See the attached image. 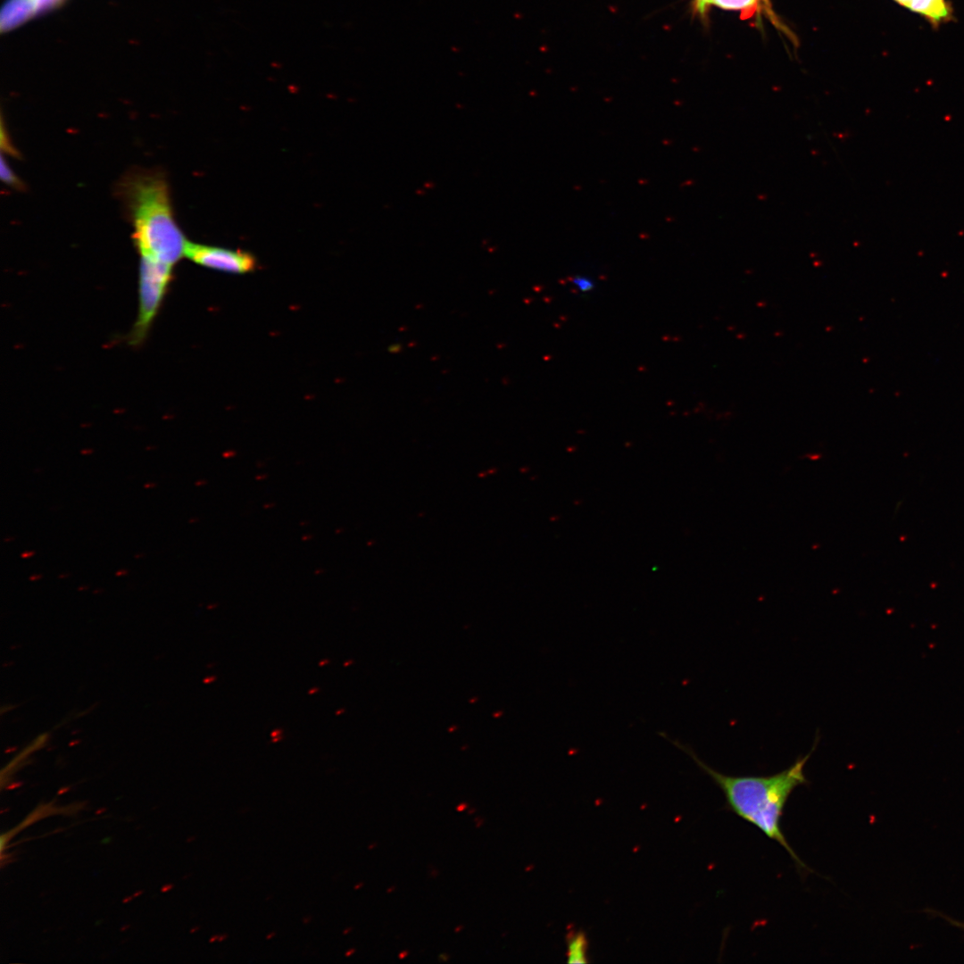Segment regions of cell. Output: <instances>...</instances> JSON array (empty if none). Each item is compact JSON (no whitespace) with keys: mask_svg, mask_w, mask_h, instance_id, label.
Masks as SVG:
<instances>
[{"mask_svg":"<svg viewBox=\"0 0 964 964\" xmlns=\"http://www.w3.org/2000/svg\"><path fill=\"white\" fill-rule=\"evenodd\" d=\"M677 748L687 753L722 790L727 807L744 820L759 828L767 837L778 843L799 868L808 869L788 844L781 827L785 803L794 790L806 783L804 766L813 752L799 757L786 769L770 776H727L709 767L694 750L678 740L660 733Z\"/></svg>","mask_w":964,"mask_h":964,"instance_id":"obj_1","label":"cell"},{"mask_svg":"<svg viewBox=\"0 0 964 964\" xmlns=\"http://www.w3.org/2000/svg\"><path fill=\"white\" fill-rule=\"evenodd\" d=\"M120 194L128 210L140 256L174 266L186 257L189 241L174 218L169 185L159 171L137 170L125 176Z\"/></svg>","mask_w":964,"mask_h":964,"instance_id":"obj_2","label":"cell"},{"mask_svg":"<svg viewBox=\"0 0 964 964\" xmlns=\"http://www.w3.org/2000/svg\"><path fill=\"white\" fill-rule=\"evenodd\" d=\"M173 267L148 256H140L138 310L129 342H144L164 301L172 279Z\"/></svg>","mask_w":964,"mask_h":964,"instance_id":"obj_3","label":"cell"},{"mask_svg":"<svg viewBox=\"0 0 964 964\" xmlns=\"http://www.w3.org/2000/svg\"><path fill=\"white\" fill-rule=\"evenodd\" d=\"M186 257L198 265L231 273H245L256 268V260L249 253L191 242Z\"/></svg>","mask_w":964,"mask_h":964,"instance_id":"obj_4","label":"cell"},{"mask_svg":"<svg viewBox=\"0 0 964 964\" xmlns=\"http://www.w3.org/2000/svg\"><path fill=\"white\" fill-rule=\"evenodd\" d=\"M907 9L925 17L934 27L952 18V10L946 0H894Z\"/></svg>","mask_w":964,"mask_h":964,"instance_id":"obj_5","label":"cell"},{"mask_svg":"<svg viewBox=\"0 0 964 964\" xmlns=\"http://www.w3.org/2000/svg\"><path fill=\"white\" fill-rule=\"evenodd\" d=\"M35 15L30 0H7L1 11V30L12 29Z\"/></svg>","mask_w":964,"mask_h":964,"instance_id":"obj_6","label":"cell"},{"mask_svg":"<svg viewBox=\"0 0 964 964\" xmlns=\"http://www.w3.org/2000/svg\"><path fill=\"white\" fill-rule=\"evenodd\" d=\"M566 935L567 961L569 963H587L588 940L585 932L570 929Z\"/></svg>","mask_w":964,"mask_h":964,"instance_id":"obj_7","label":"cell"},{"mask_svg":"<svg viewBox=\"0 0 964 964\" xmlns=\"http://www.w3.org/2000/svg\"><path fill=\"white\" fill-rule=\"evenodd\" d=\"M760 2H767V0H711V4L724 9L741 10L744 11V14L752 13Z\"/></svg>","mask_w":964,"mask_h":964,"instance_id":"obj_8","label":"cell"},{"mask_svg":"<svg viewBox=\"0 0 964 964\" xmlns=\"http://www.w3.org/2000/svg\"><path fill=\"white\" fill-rule=\"evenodd\" d=\"M571 284L576 290L581 294L591 293L596 286L595 281L592 277L584 274L574 276L571 279Z\"/></svg>","mask_w":964,"mask_h":964,"instance_id":"obj_9","label":"cell"},{"mask_svg":"<svg viewBox=\"0 0 964 964\" xmlns=\"http://www.w3.org/2000/svg\"><path fill=\"white\" fill-rule=\"evenodd\" d=\"M1 179L4 183L11 187L20 189H21L22 187L21 181L10 169L8 164L5 162L4 157L1 158Z\"/></svg>","mask_w":964,"mask_h":964,"instance_id":"obj_10","label":"cell"},{"mask_svg":"<svg viewBox=\"0 0 964 964\" xmlns=\"http://www.w3.org/2000/svg\"><path fill=\"white\" fill-rule=\"evenodd\" d=\"M35 14H39L60 5L63 0H30Z\"/></svg>","mask_w":964,"mask_h":964,"instance_id":"obj_11","label":"cell"},{"mask_svg":"<svg viewBox=\"0 0 964 964\" xmlns=\"http://www.w3.org/2000/svg\"><path fill=\"white\" fill-rule=\"evenodd\" d=\"M928 911L930 913L936 914L937 916H939L942 918L945 919V921H947L949 924H951V925H952V926H954V927H958V928L964 931V922L963 921L954 919L952 918H950V917L946 916L945 914H943L941 912H937L935 910H928Z\"/></svg>","mask_w":964,"mask_h":964,"instance_id":"obj_12","label":"cell"},{"mask_svg":"<svg viewBox=\"0 0 964 964\" xmlns=\"http://www.w3.org/2000/svg\"><path fill=\"white\" fill-rule=\"evenodd\" d=\"M35 553H36V552H35V551H25V552H23V553H21V558H23V559H26V558H30V557H32V556H33V555H34Z\"/></svg>","mask_w":964,"mask_h":964,"instance_id":"obj_13","label":"cell"},{"mask_svg":"<svg viewBox=\"0 0 964 964\" xmlns=\"http://www.w3.org/2000/svg\"><path fill=\"white\" fill-rule=\"evenodd\" d=\"M41 578H42V575H40V574H35V575H32V576H30V577L29 578V580H37V579H40Z\"/></svg>","mask_w":964,"mask_h":964,"instance_id":"obj_14","label":"cell"},{"mask_svg":"<svg viewBox=\"0 0 964 964\" xmlns=\"http://www.w3.org/2000/svg\"><path fill=\"white\" fill-rule=\"evenodd\" d=\"M466 807H467L466 803H461L460 805L457 806L456 810H459V811H461V810H465Z\"/></svg>","mask_w":964,"mask_h":964,"instance_id":"obj_15","label":"cell"},{"mask_svg":"<svg viewBox=\"0 0 964 964\" xmlns=\"http://www.w3.org/2000/svg\"><path fill=\"white\" fill-rule=\"evenodd\" d=\"M128 571H129V570H127V569H120V570H118V571L116 572V576H121V575H125V574H127V573H128Z\"/></svg>","mask_w":964,"mask_h":964,"instance_id":"obj_16","label":"cell"},{"mask_svg":"<svg viewBox=\"0 0 964 964\" xmlns=\"http://www.w3.org/2000/svg\"><path fill=\"white\" fill-rule=\"evenodd\" d=\"M154 486H156L155 483H147V484L144 485L145 488H152V487H154Z\"/></svg>","mask_w":964,"mask_h":964,"instance_id":"obj_17","label":"cell"},{"mask_svg":"<svg viewBox=\"0 0 964 964\" xmlns=\"http://www.w3.org/2000/svg\"><path fill=\"white\" fill-rule=\"evenodd\" d=\"M353 952H354V949H351L345 953V956L352 955Z\"/></svg>","mask_w":964,"mask_h":964,"instance_id":"obj_18","label":"cell"},{"mask_svg":"<svg viewBox=\"0 0 964 964\" xmlns=\"http://www.w3.org/2000/svg\"><path fill=\"white\" fill-rule=\"evenodd\" d=\"M226 937H227V935H221V936H219V937H218V940H219V941H223V940H224V939H225Z\"/></svg>","mask_w":964,"mask_h":964,"instance_id":"obj_19","label":"cell"},{"mask_svg":"<svg viewBox=\"0 0 964 964\" xmlns=\"http://www.w3.org/2000/svg\"><path fill=\"white\" fill-rule=\"evenodd\" d=\"M274 935H275V933H270V934L268 935V936H266V938L270 939V938L273 937Z\"/></svg>","mask_w":964,"mask_h":964,"instance_id":"obj_20","label":"cell"},{"mask_svg":"<svg viewBox=\"0 0 964 964\" xmlns=\"http://www.w3.org/2000/svg\"><path fill=\"white\" fill-rule=\"evenodd\" d=\"M12 539H14V538L13 537H5L4 542H9V541H11Z\"/></svg>","mask_w":964,"mask_h":964,"instance_id":"obj_21","label":"cell"},{"mask_svg":"<svg viewBox=\"0 0 964 964\" xmlns=\"http://www.w3.org/2000/svg\"><path fill=\"white\" fill-rule=\"evenodd\" d=\"M362 885H363L362 883H361V884H358V885H356L354 886V888H355V889H357V888H360V887H361V886H362Z\"/></svg>","mask_w":964,"mask_h":964,"instance_id":"obj_22","label":"cell"},{"mask_svg":"<svg viewBox=\"0 0 964 964\" xmlns=\"http://www.w3.org/2000/svg\"><path fill=\"white\" fill-rule=\"evenodd\" d=\"M406 954H408V952H403V953H401V954L399 955V958H403V956H405Z\"/></svg>","mask_w":964,"mask_h":964,"instance_id":"obj_23","label":"cell"},{"mask_svg":"<svg viewBox=\"0 0 964 964\" xmlns=\"http://www.w3.org/2000/svg\"><path fill=\"white\" fill-rule=\"evenodd\" d=\"M81 453H85V454H86V453H92V451H91V450H90V451H86V450H85V451H82Z\"/></svg>","mask_w":964,"mask_h":964,"instance_id":"obj_24","label":"cell"},{"mask_svg":"<svg viewBox=\"0 0 964 964\" xmlns=\"http://www.w3.org/2000/svg\"><path fill=\"white\" fill-rule=\"evenodd\" d=\"M67 576H68V574H62V575H60L59 578H66Z\"/></svg>","mask_w":964,"mask_h":964,"instance_id":"obj_25","label":"cell"},{"mask_svg":"<svg viewBox=\"0 0 964 964\" xmlns=\"http://www.w3.org/2000/svg\"><path fill=\"white\" fill-rule=\"evenodd\" d=\"M140 556H144V554H137L135 555V558H140Z\"/></svg>","mask_w":964,"mask_h":964,"instance_id":"obj_26","label":"cell"},{"mask_svg":"<svg viewBox=\"0 0 964 964\" xmlns=\"http://www.w3.org/2000/svg\"><path fill=\"white\" fill-rule=\"evenodd\" d=\"M349 931H351V928H350V929H347V930H345V931H344L343 933H344V934L345 935V934H346L347 932H349Z\"/></svg>","mask_w":964,"mask_h":964,"instance_id":"obj_27","label":"cell"}]
</instances>
